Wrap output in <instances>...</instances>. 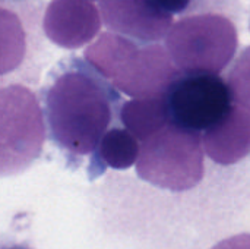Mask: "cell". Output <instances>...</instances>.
<instances>
[{
    "label": "cell",
    "instance_id": "6da1fadb",
    "mask_svg": "<svg viewBox=\"0 0 250 249\" xmlns=\"http://www.w3.org/2000/svg\"><path fill=\"white\" fill-rule=\"evenodd\" d=\"M103 76L67 69L45 91V119L57 147L70 157L95 153L113 119V106Z\"/></svg>",
    "mask_w": 250,
    "mask_h": 249
},
{
    "label": "cell",
    "instance_id": "7a4b0ae2",
    "mask_svg": "<svg viewBox=\"0 0 250 249\" xmlns=\"http://www.w3.org/2000/svg\"><path fill=\"white\" fill-rule=\"evenodd\" d=\"M204 136L174 122L142 141L136 172L154 186L183 192L204 178Z\"/></svg>",
    "mask_w": 250,
    "mask_h": 249
},
{
    "label": "cell",
    "instance_id": "3957f363",
    "mask_svg": "<svg viewBox=\"0 0 250 249\" xmlns=\"http://www.w3.org/2000/svg\"><path fill=\"white\" fill-rule=\"evenodd\" d=\"M166 47L183 73L220 75L236 56L239 34L224 15H192L173 23Z\"/></svg>",
    "mask_w": 250,
    "mask_h": 249
},
{
    "label": "cell",
    "instance_id": "277c9868",
    "mask_svg": "<svg viewBox=\"0 0 250 249\" xmlns=\"http://www.w3.org/2000/svg\"><path fill=\"white\" fill-rule=\"evenodd\" d=\"M45 141V119L37 95L23 85L0 92V167L16 175L35 161Z\"/></svg>",
    "mask_w": 250,
    "mask_h": 249
},
{
    "label": "cell",
    "instance_id": "5b68a950",
    "mask_svg": "<svg viewBox=\"0 0 250 249\" xmlns=\"http://www.w3.org/2000/svg\"><path fill=\"white\" fill-rule=\"evenodd\" d=\"M174 123L205 132L233 106L229 82L215 73H182L166 97Z\"/></svg>",
    "mask_w": 250,
    "mask_h": 249
},
{
    "label": "cell",
    "instance_id": "8992f818",
    "mask_svg": "<svg viewBox=\"0 0 250 249\" xmlns=\"http://www.w3.org/2000/svg\"><path fill=\"white\" fill-rule=\"evenodd\" d=\"M182 73L167 47L149 43L132 48L110 82L133 98H163Z\"/></svg>",
    "mask_w": 250,
    "mask_h": 249
},
{
    "label": "cell",
    "instance_id": "52a82bcc",
    "mask_svg": "<svg viewBox=\"0 0 250 249\" xmlns=\"http://www.w3.org/2000/svg\"><path fill=\"white\" fill-rule=\"evenodd\" d=\"M100 12L105 26L139 43H158L173 26V13L155 0H101Z\"/></svg>",
    "mask_w": 250,
    "mask_h": 249
},
{
    "label": "cell",
    "instance_id": "ba28073f",
    "mask_svg": "<svg viewBox=\"0 0 250 249\" xmlns=\"http://www.w3.org/2000/svg\"><path fill=\"white\" fill-rule=\"evenodd\" d=\"M101 13L88 0H51L42 28L47 38L63 48H81L101 29Z\"/></svg>",
    "mask_w": 250,
    "mask_h": 249
},
{
    "label": "cell",
    "instance_id": "9c48e42d",
    "mask_svg": "<svg viewBox=\"0 0 250 249\" xmlns=\"http://www.w3.org/2000/svg\"><path fill=\"white\" fill-rule=\"evenodd\" d=\"M208 157L223 166L236 164L250 153V112L239 104L204 132Z\"/></svg>",
    "mask_w": 250,
    "mask_h": 249
},
{
    "label": "cell",
    "instance_id": "30bf717a",
    "mask_svg": "<svg viewBox=\"0 0 250 249\" xmlns=\"http://www.w3.org/2000/svg\"><path fill=\"white\" fill-rule=\"evenodd\" d=\"M120 120L139 141H145L173 122L170 106L163 98H132L120 109Z\"/></svg>",
    "mask_w": 250,
    "mask_h": 249
},
{
    "label": "cell",
    "instance_id": "8fae6325",
    "mask_svg": "<svg viewBox=\"0 0 250 249\" xmlns=\"http://www.w3.org/2000/svg\"><path fill=\"white\" fill-rule=\"evenodd\" d=\"M136 47L135 40L125 37L117 32H104L101 34L86 50L85 60L86 63L104 79L111 81L120 68L125 57Z\"/></svg>",
    "mask_w": 250,
    "mask_h": 249
},
{
    "label": "cell",
    "instance_id": "7c38bea8",
    "mask_svg": "<svg viewBox=\"0 0 250 249\" xmlns=\"http://www.w3.org/2000/svg\"><path fill=\"white\" fill-rule=\"evenodd\" d=\"M139 139L127 129L113 128L103 136L95 154L104 166L126 170L138 161L141 145Z\"/></svg>",
    "mask_w": 250,
    "mask_h": 249
},
{
    "label": "cell",
    "instance_id": "4fadbf2b",
    "mask_svg": "<svg viewBox=\"0 0 250 249\" xmlns=\"http://www.w3.org/2000/svg\"><path fill=\"white\" fill-rule=\"evenodd\" d=\"M0 40H1V53H0V70L3 75L16 69L23 56H25V32L19 18L7 10H0Z\"/></svg>",
    "mask_w": 250,
    "mask_h": 249
},
{
    "label": "cell",
    "instance_id": "5bb4252c",
    "mask_svg": "<svg viewBox=\"0 0 250 249\" xmlns=\"http://www.w3.org/2000/svg\"><path fill=\"white\" fill-rule=\"evenodd\" d=\"M227 82L233 101L250 112V45L236 59L229 72Z\"/></svg>",
    "mask_w": 250,
    "mask_h": 249
},
{
    "label": "cell",
    "instance_id": "9a60e30c",
    "mask_svg": "<svg viewBox=\"0 0 250 249\" xmlns=\"http://www.w3.org/2000/svg\"><path fill=\"white\" fill-rule=\"evenodd\" d=\"M211 249H250V233H240L227 238Z\"/></svg>",
    "mask_w": 250,
    "mask_h": 249
},
{
    "label": "cell",
    "instance_id": "2e32d148",
    "mask_svg": "<svg viewBox=\"0 0 250 249\" xmlns=\"http://www.w3.org/2000/svg\"><path fill=\"white\" fill-rule=\"evenodd\" d=\"M163 9H166L170 13H182L189 7L192 0H155Z\"/></svg>",
    "mask_w": 250,
    "mask_h": 249
},
{
    "label": "cell",
    "instance_id": "e0dca14e",
    "mask_svg": "<svg viewBox=\"0 0 250 249\" xmlns=\"http://www.w3.org/2000/svg\"><path fill=\"white\" fill-rule=\"evenodd\" d=\"M6 249H25V248H22V247H10V248H6Z\"/></svg>",
    "mask_w": 250,
    "mask_h": 249
}]
</instances>
